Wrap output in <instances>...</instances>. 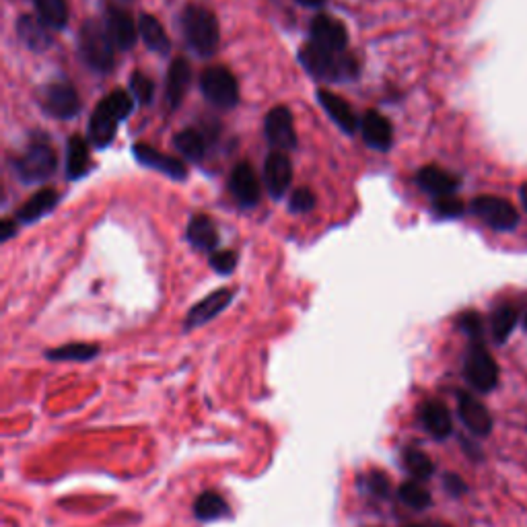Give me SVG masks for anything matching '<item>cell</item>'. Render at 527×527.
<instances>
[{"instance_id":"d590c367","label":"cell","mask_w":527,"mask_h":527,"mask_svg":"<svg viewBox=\"0 0 527 527\" xmlns=\"http://www.w3.org/2000/svg\"><path fill=\"white\" fill-rule=\"evenodd\" d=\"M101 103H103L105 108H108V110H110L120 122L126 120V118L130 116V112H132V97H130L126 91H122V89L112 91L108 97H103V99H101Z\"/></svg>"},{"instance_id":"3957f363","label":"cell","mask_w":527,"mask_h":527,"mask_svg":"<svg viewBox=\"0 0 527 527\" xmlns=\"http://www.w3.org/2000/svg\"><path fill=\"white\" fill-rule=\"evenodd\" d=\"M114 42L108 25L89 19L79 33V54L83 62L99 75H108L114 68Z\"/></svg>"},{"instance_id":"8fae6325","label":"cell","mask_w":527,"mask_h":527,"mask_svg":"<svg viewBox=\"0 0 527 527\" xmlns=\"http://www.w3.org/2000/svg\"><path fill=\"white\" fill-rule=\"evenodd\" d=\"M231 301H233L231 289H219L215 293H210L208 297H204L202 301H198L186 315V322H184L186 332L196 330L208 324L210 320H215L219 313H223L231 305Z\"/></svg>"},{"instance_id":"60d3db41","label":"cell","mask_w":527,"mask_h":527,"mask_svg":"<svg viewBox=\"0 0 527 527\" xmlns=\"http://www.w3.org/2000/svg\"><path fill=\"white\" fill-rule=\"evenodd\" d=\"M210 266L221 274H231L237 266V254L235 252H215L213 256H210Z\"/></svg>"},{"instance_id":"9c48e42d","label":"cell","mask_w":527,"mask_h":527,"mask_svg":"<svg viewBox=\"0 0 527 527\" xmlns=\"http://www.w3.org/2000/svg\"><path fill=\"white\" fill-rule=\"evenodd\" d=\"M44 110L56 120H70L81 112V99L70 83H52L42 93Z\"/></svg>"},{"instance_id":"5bb4252c","label":"cell","mask_w":527,"mask_h":527,"mask_svg":"<svg viewBox=\"0 0 527 527\" xmlns=\"http://www.w3.org/2000/svg\"><path fill=\"white\" fill-rule=\"evenodd\" d=\"M192 83V66L186 58H175L167 70V83H165V101L169 110L175 112L182 105L188 89Z\"/></svg>"},{"instance_id":"7c38bea8","label":"cell","mask_w":527,"mask_h":527,"mask_svg":"<svg viewBox=\"0 0 527 527\" xmlns=\"http://www.w3.org/2000/svg\"><path fill=\"white\" fill-rule=\"evenodd\" d=\"M293 182V163L283 151H274L264 163V184L272 198L285 196Z\"/></svg>"},{"instance_id":"74e56055","label":"cell","mask_w":527,"mask_h":527,"mask_svg":"<svg viewBox=\"0 0 527 527\" xmlns=\"http://www.w3.org/2000/svg\"><path fill=\"white\" fill-rule=\"evenodd\" d=\"M464 202L458 200L455 196H443V198H435L433 202V213L439 219H458L464 215Z\"/></svg>"},{"instance_id":"f546056e","label":"cell","mask_w":527,"mask_h":527,"mask_svg":"<svg viewBox=\"0 0 527 527\" xmlns=\"http://www.w3.org/2000/svg\"><path fill=\"white\" fill-rule=\"evenodd\" d=\"M517 318H519L517 309L509 303H503L493 311V315H490V332H493L497 344L507 342V338L517 326Z\"/></svg>"},{"instance_id":"83f0119b","label":"cell","mask_w":527,"mask_h":527,"mask_svg":"<svg viewBox=\"0 0 527 527\" xmlns=\"http://www.w3.org/2000/svg\"><path fill=\"white\" fill-rule=\"evenodd\" d=\"M138 33L140 38H143V42L147 44V48L159 56H165L169 54L171 50V44H169V38L167 33L163 29V25L153 17V15H140L138 19Z\"/></svg>"},{"instance_id":"d6a6232c","label":"cell","mask_w":527,"mask_h":527,"mask_svg":"<svg viewBox=\"0 0 527 527\" xmlns=\"http://www.w3.org/2000/svg\"><path fill=\"white\" fill-rule=\"evenodd\" d=\"M38 17L50 29H64L68 25V7L66 0H33Z\"/></svg>"},{"instance_id":"f6af8a7d","label":"cell","mask_w":527,"mask_h":527,"mask_svg":"<svg viewBox=\"0 0 527 527\" xmlns=\"http://www.w3.org/2000/svg\"><path fill=\"white\" fill-rule=\"evenodd\" d=\"M519 196H521V204H523V206H525V210H527V184L521 188Z\"/></svg>"},{"instance_id":"4316f807","label":"cell","mask_w":527,"mask_h":527,"mask_svg":"<svg viewBox=\"0 0 527 527\" xmlns=\"http://www.w3.org/2000/svg\"><path fill=\"white\" fill-rule=\"evenodd\" d=\"M194 517L204 523L221 521V519L231 517V507L219 493L206 490V493L198 495V499L194 501Z\"/></svg>"},{"instance_id":"2e32d148","label":"cell","mask_w":527,"mask_h":527,"mask_svg":"<svg viewBox=\"0 0 527 527\" xmlns=\"http://www.w3.org/2000/svg\"><path fill=\"white\" fill-rule=\"evenodd\" d=\"M418 418H420V425L423 429L435 437L437 441H443L451 435L453 431V423H451V414L447 410V406L439 400H427L420 404L418 408Z\"/></svg>"},{"instance_id":"9a60e30c","label":"cell","mask_w":527,"mask_h":527,"mask_svg":"<svg viewBox=\"0 0 527 527\" xmlns=\"http://www.w3.org/2000/svg\"><path fill=\"white\" fill-rule=\"evenodd\" d=\"M134 157L140 165L151 167V169L167 175V178H171V180H186V175H188L184 161L163 155L149 145H134Z\"/></svg>"},{"instance_id":"30bf717a","label":"cell","mask_w":527,"mask_h":527,"mask_svg":"<svg viewBox=\"0 0 527 527\" xmlns=\"http://www.w3.org/2000/svg\"><path fill=\"white\" fill-rule=\"evenodd\" d=\"M309 33H311V44L313 46L330 50V52H346L348 31L342 25V21L322 13L318 17H313Z\"/></svg>"},{"instance_id":"8992f818","label":"cell","mask_w":527,"mask_h":527,"mask_svg":"<svg viewBox=\"0 0 527 527\" xmlns=\"http://www.w3.org/2000/svg\"><path fill=\"white\" fill-rule=\"evenodd\" d=\"M202 95L219 110H233L239 103V85L227 66H210L200 77Z\"/></svg>"},{"instance_id":"ba28073f","label":"cell","mask_w":527,"mask_h":527,"mask_svg":"<svg viewBox=\"0 0 527 527\" xmlns=\"http://www.w3.org/2000/svg\"><path fill=\"white\" fill-rule=\"evenodd\" d=\"M264 132L268 143L278 151L297 149V132L293 126V114L285 105H276L264 120Z\"/></svg>"},{"instance_id":"7dc6e473","label":"cell","mask_w":527,"mask_h":527,"mask_svg":"<svg viewBox=\"0 0 527 527\" xmlns=\"http://www.w3.org/2000/svg\"><path fill=\"white\" fill-rule=\"evenodd\" d=\"M523 326H525V330H527V311H525V318H523Z\"/></svg>"},{"instance_id":"44dd1931","label":"cell","mask_w":527,"mask_h":527,"mask_svg":"<svg viewBox=\"0 0 527 527\" xmlns=\"http://www.w3.org/2000/svg\"><path fill=\"white\" fill-rule=\"evenodd\" d=\"M17 33L21 42L33 52H44L52 46L50 27L40 17L21 15L17 21Z\"/></svg>"},{"instance_id":"484cf974","label":"cell","mask_w":527,"mask_h":527,"mask_svg":"<svg viewBox=\"0 0 527 527\" xmlns=\"http://www.w3.org/2000/svg\"><path fill=\"white\" fill-rule=\"evenodd\" d=\"M89 165H91V159H89L87 140L79 134L70 136L68 149H66V175H68V180H81L83 175H87Z\"/></svg>"},{"instance_id":"8d00e7d4","label":"cell","mask_w":527,"mask_h":527,"mask_svg":"<svg viewBox=\"0 0 527 527\" xmlns=\"http://www.w3.org/2000/svg\"><path fill=\"white\" fill-rule=\"evenodd\" d=\"M130 91L138 103L149 105L153 101V95H155V83L140 73V70H136V73H132V77H130Z\"/></svg>"},{"instance_id":"ab89813d","label":"cell","mask_w":527,"mask_h":527,"mask_svg":"<svg viewBox=\"0 0 527 527\" xmlns=\"http://www.w3.org/2000/svg\"><path fill=\"white\" fill-rule=\"evenodd\" d=\"M315 202H318V198H315V194L309 188H299L291 194L289 206L293 213H309V210H313Z\"/></svg>"},{"instance_id":"d6986e66","label":"cell","mask_w":527,"mask_h":527,"mask_svg":"<svg viewBox=\"0 0 527 527\" xmlns=\"http://www.w3.org/2000/svg\"><path fill=\"white\" fill-rule=\"evenodd\" d=\"M363 138L365 143L375 151H390L394 143V130L390 120L379 112H367L363 116Z\"/></svg>"},{"instance_id":"f35d334b","label":"cell","mask_w":527,"mask_h":527,"mask_svg":"<svg viewBox=\"0 0 527 527\" xmlns=\"http://www.w3.org/2000/svg\"><path fill=\"white\" fill-rule=\"evenodd\" d=\"M458 328L470 338V342L482 340V318L476 311L462 313L458 318Z\"/></svg>"},{"instance_id":"7bdbcfd3","label":"cell","mask_w":527,"mask_h":527,"mask_svg":"<svg viewBox=\"0 0 527 527\" xmlns=\"http://www.w3.org/2000/svg\"><path fill=\"white\" fill-rule=\"evenodd\" d=\"M0 225H3V231H0V239L3 241H9L17 233V223H13L9 219H5Z\"/></svg>"},{"instance_id":"ac0fdd59","label":"cell","mask_w":527,"mask_h":527,"mask_svg":"<svg viewBox=\"0 0 527 527\" xmlns=\"http://www.w3.org/2000/svg\"><path fill=\"white\" fill-rule=\"evenodd\" d=\"M416 184L423 188L427 194H433L437 198L443 196H453L455 190L460 188V180L451 175L449 171L437 167V165H427L418 171Z\"/></svg>"},{"instance_id":"836d02e7","label":"cell","mask_w":527,"mask_h":527,"mask_svg":"<svg viewBox=\"0 0 527 527\" xmlns=\"http://www.w3.org/2000/svg\"><path fill=\"white\" fill-rule=\"evenodd\" d=\"M398 497L404 505H408L410 509L414 511H423L427 507H431L433 499H431V493L429 490L420 484L418 480H410V482H404L400 488H398Z\"/></svg>"},{"instance_id":"277c9868","label":"cell","mask_w":527,"mask_h":527,"mask_svg":"<svg viewBox=\"0 0 527 527\" xmlns=\"http://www.w3.org/2000/svg\"><path fill=\"white\" fill-rule=\"evenodd\" d=\"M13 167L23 184H40L56 171V153L48 140H31L25 153L15 159Z\"/></svg>"},{"instance_id":"ee69618b","label":"cell","mask_w":527,"mask_h":527,"mask_svg":"<svg viewBox=\"0 0 527 527\" xmlns=\"http://www.w3.org/2000/svg\"><path fill=\"white\" fill-rule=\"evenodd\" d=\"M297 3L307 7V9H318V7H322L326 3V0H297Z\"/></svg>"},{"instance_id":"e575fe53","label":"cell","mask_w":527,"mask_h":527,"mask_svg":"<svg viewBox=\"0 0 527 527\" xmlns=\"http://www.w3.org/2000/svg\"><path fill=\"white\" fill-rule=\"evenodd\" d=\"M361 488L365 490L367 495H371L375 499H388L390 490H392L388 476H385L383 472H377V470L361 476Z\"/></svg>"},{"instance_id":"d4e9b609","label":"cell","mask_w":527,"mask_h":527,"mask_svg":"<svg viewBox=\"0 0 527 527\" xmlns=\"http://www.w3.org/2000/svg\"><path fill=\"white\" fill-rule=\"evenodd\" d=\"M188 241L192 243L194 250L215 254L219 245V231L213 219L206 215H196L188 225Z\"/></svg>"},{"instance_id":"e0dca14e","label":"cell","mask_w":527,"mask_h":527,"mask_svg":"<svg viewBox=\"0 0 527 527\" xmlns=\"http://www.w3.org/2000/svg\"><path fill=\"white\" fill-rule=\"evenodd\" d=\"M458 412H460V418L466 425V429L478 437H486L490 429H493V418H490V412L480 400H476L470 394L462 392L458 396Z\"/></svg>"},{"instance_id":"bcb514c9","label":"cell","mask_w":527,"mask_h":527,"mask_svg":"<svg viewBox=\"0 0 527 527\" xmlns=\"http://www.w3.org/2000/svg\"><path fill=\"white\" fill-rule=\"evenodd\" d=\"M408 527H449L443 523H418V525H408Z\"/></svg>"},{"instance_id":"603a6c76","label":"cell","mask_w":527,"mask_h":527,"mask_svg":"<svg viewBox=\"0 0 527 527\" xmlns=\"http://www.w3.org/2000/svg\"><path fill=\"white\" fill-rule=\"evenodd\" d=\"M118 118L105 108L103 103H99L93 116H91V122H89V138L91 143L97 147V149H105L112 145V140L116 136V130H118Z\"/></svg>"},{"instance_id":"6da1fadb","label":"cell","mask_w":527,"mask_h":527,"mask_svg":"<svg viewBox=\"0 0 527 527\" xmlns=\"http://www.w3.org/2000/svg\"><path fill=\"white\" fill-rule=\"evenodd\" d=\"M299 60L313 79L326 83H344L359 75V62L346 52H330L311 42L299 50Z\"/></svg>"},{"instance_id":"f1b7e54d","label":"cell","mask_w":527,"mask_h":527,"mask_svg":"<svg viewBox=\"0 0 527 527\" xmlns=\"http://www.w3.org/2000/svg\"><path fill=\"white\" fill-rule=\"evenodd\" d=\"M97 355H99L97 344L73 342V344H64V346L48 350L46 359L52 363H87V361H93Z\"/></svg>"},{"instance_id":"4dcf8cb0","label":"cell","mask_w":527,"mask_h":527,"mask_svg":"<svg viewBox=\"0 0 527 527\" xmlns=\"http://www.w3.org/2000/svg\"><path fill=\"white\" fill-rule=\"evenodd\" d=\"M173 145L190 161H202L206 155V138L196 128H186L175 134Z\"/></svg>"},{"instance_id":"cb8c5ba5","label":"cell","mask_w":527,"mask_h":527,"mask_svg":"<svg viewBox=\"0 0 527 527\" xmlns=\"http://www.w3.org/2000/svg\"><path fill=\"white\" fill-rule=\"evenodd\" d=\"M60 200V194L52 188H44L40 190L38 194H33L21 208H19V213H17V221L19 223H35V221H40L42 217H46L48 213H52V210L56 208Z\"/></svg>"},{"instance_id":"4fadbf2b","label":"cell","mask_w":527,"mask_h":527,"mask_svg":"<svg viewBox=\"0 0 527 527\" xmlns=\"http://www.w3.org/2000/svg\"><path fill=\"white\" fill-rule=\"evenodd\" d=\"M229 190L241 206H256L262 196V186L254 167L250 163H239L229 180Z\"/></svg>"},{"instance_id":"1f68e13d","label":"cell","mask_w":527,"mask_h":527,"mask_svg":"<svg viewBox=\"0 0 527 527\" xmlns=\"http://www.w3.org/2000/svg\"><path fill=\"white\" fill-rule=\"evenodd\" d=\"M402 462H404L406 472L418 482H425V480H429L435 474V464L431 462L429 455L425 451L416 449V447L404 449Z\"/></svg>"},{"instance_id":"ffe728a7","label":"cell","mask_w":527,"mask_h":527,"mask_svg":"<svg viewBox=\"0 0 527 527\" xmlns=\"http://www.w3.org/2000/svg\"><path fill=\"white\" fill-rule=\"evenodd\" d=\"M318 101L322 103L324 112L336 122V126L342 130V132H348L353 134L357 128H359V120L355 116V112L350 110V105L336 93L332 91H318Z\"/></svg>"},{"instance_id":"52a82bcc","label":"cell","mask_w":527,"mask_h":527,"mask_svg":"<svg viewBox=\"0 0 527 527\" xmlns=\"http://www.w3.org/2000/svg\"><path fill=\"white\" fill-rule=\"evenodd\" d=\"M470 210L490 229L513 231L519 225L517 208L499 196H478L470 202Z\"/></svg>"},{"instance_id":"5b68a950","label":"cell","mask_w":527,"mask_h":527,"mask_svg":"<svg viewBox=\"0 0 527 527\" xmlns=\"http://www.w3.org/2000/svg\"><path fill=\"white\" fill-rule=\"evenodd\" d=\"M464 377L478 394H488L497 388L499 367L488 353L482 340L470 342V348L464 359Z\"/></svg>"},{"instance_id":"7402d4cb","label":"cell","mask_w":527,"mask_h":527,"mask_svg":"<svg viewBox=\"0 0 527 527\" xmlns=\"http://www.w3.org/2000/svg\"><path fill=\"white\" fill-rule=\"evenodd\" d=\"M108 31L112 35V42L118 50H130L136 44V35H138V25H134L130 13H126L124 9L112 7L108 11Z\"/></svg>"},{"instance_id":"7a4b0ae2","label":"cell","mask_w":527,"mask_h":527,"mask_svg":"<svg viewBox=\"0 0 527 527\" xmlns=\"http://www.w3.org/2000/svg\"><path fill=\"white\" fill-rule=\"evenodd\" d=\"M182 27H184L186 42L194 54H198L200 58H210L217 54L219 42H221V31H219L217 17L208 9L190 5L184 11Z\"/></svg>"},{"instance_id":"b9f144b4","label":"cell","mask_w":527,"mask_h":527,"mask_svg":"<svg viewBox=\"0 0 527 527\" xmlns=\"http://www.w3.org/2000/svg\"><path fill=\"white\" fill-rule=\"evenodd\" d=\"M443 486H445V490L451 497H462L468 490L466 482L460 476H455V474H447L445 480H443Z\"/></svg>"}]
</instances>
